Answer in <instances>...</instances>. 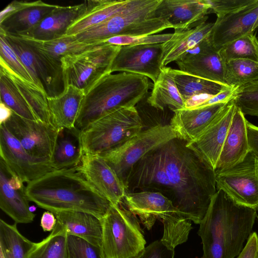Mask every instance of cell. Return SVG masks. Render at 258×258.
I'll return each mask as SVG.
<instances>
[{"label": "cell", "instance_id": "6da1fadb", "mask_svg": "<svg viewBox=\"0 0 258 258\" xmlns=\"http://www.w3.org/2000/svg\"><path fill=\"white\" fill-rule=\"evenodd\" d=\"M178 138L141 158L125 180L128 192H159L195 224L205 217L217 191L215 170Z\"/></svg>", "mask_w": 258, "mask_h": 258}, {"label": "cell", "instance_id": "7a4b0ae2", "mask_svg": "<svg viewBox=\"0 0 258 258\" xmlns=\"http://www.w3.org/2000/svg\"><path fill=\"white\" fill-rule=\"evenodd\" d=\"M256 209L239 205L217 190L198 230L201 258H235L252 233Z\"/></svg>", "mask_w": 258, "mask_h": 258}, {"label": "cell", "instance_id": "3957f363", "mask_svg": "<svg viewBox=\"0 0 258 258\" xmlns=\"http://www.w3.org/2000/svg\"><path fill=\"white\" fill-rule=\"evenodd\" d=\"M25 194L29 201L53 214L80 211L102 219L112 205L77 166L51 171L28 183Z\"/></svg>", "mask_w": 258, "mask_h": 258}, {"label": "cell", "instance_id": "277c9868", "mask_svg": "<svg viewBox=\"0 0 258 258\" xmlns=\"http://www.w3.org/2000/svg\"><path fill=\"white\" fill-rule=\"evenodd\" d=\"M150 88L149 78L143 75L126 72L106 75L85 94L75 128L81 132L116 108L136 106L147 96Z\"/></svg>", "mask_w": 258, "mask_h": 258}, {"label": "cell", "instance_id": "5b68a950", "mask_svg": "<svg viewBox=\"0 0 258 258\" xmlns=\"http://www.w3.org/2000/svg\"><path fill=\"white\" fill-rule=\"evenodd\" d=\"M122 203L149 230L157 220L161 221L163 233L160 240L169 248L174 250L187 241L192 229L191 221L162 194L152 191L127 192Z\"/></svg>", "mask_w": 258, "mask_h": 258}, {"label": "cell", "instance_id": "8992f818", "mask_svg": "<svg viewBox=\"0 0 258 258\" xmlns=\"http://www.w3.org/2000/svg\"><path fill=\"white\" fill-rule=\"evenodd\" d=\"M161 1L130 0L118 13L73 36L81 42L95 44L114 36L150 35L171 28L162 19L154 17V11Z\"/></svg>", "mask_w": 258, "mask_h": 258}, {"label": "cell", "instance_id": "52a82bcc", "mask_svg": "<svg viewBox=\"0 0 258 258\" xmlns=\"http://www.w3.org/2000/svg\"><path fill=\"white\" fill-rule=\"evenodd\" d=\"M143 127L136 106L116 108L81 132L83 155H100L107 152L136 135Z\"/></svg>", "mask_w": 258, "mask_h": 258}, {"label": "cell", "instance_id": "ba28073f", "mask_svg": "<svg viewBox=\"0 0 258 258\" xmlns=\"http://www.w3.org/2000/svg\"><path fill=\"white\" fill-rule=\"evenodd\" d=\"M106 258H138L146 241L137 217L122 205H111L101 219Z\"/></svg>", "mask_w": 258, "mask_h": 258}, {"label": "cell", "instance_id": "9c48e42d", "mask_svg": "<svg viewBox=\"0 0 258 258\" xmlns=\"http://www.w3.org/2000/svg\"><path fill=\"white\" fill-rule=\"evenodd\" d=\"M121 46L102 43L60 59L64 88L74 86L86 94L100 79L112 73L113 60Z\"/></svg>", "mask_w": 258, "mask_h": 258}, {"label": "cell", "instance_id": "30bf717a", "mask_svg": "<svg viewBox=\"0 0 258 258\" xmlns=\"http://www.w3.org/2000/svg\"><path fill=\"white\" fill-rule=\"evenodd\" d=\"M177 136L169 124H158L141 132L101 157L124 183L126 176L141 158Z\"/></svg>", "mask_w": 258, "mask_h": 258}, {"label": "cell", "instance_id": "8fae6325", "mask_svg": "<svg viewBox=\"0 0 258 258\" xmlns=\"http://www.w3.org/2000/svg\"><path fill=\"white\" fill-rule=\"evenodd\" d=\"M215 173L217 190H222L239 205L257 210L258 160L251 152L239 163Z\"/></svg>", "mask_w": 258, "mask_h": 258}, {"label": "cell", "instance_id": "7c38bea8", "mask_svg": "<svg viewBox=\"0 0 258 258\" xmlns=\"http://www.w3.org/2000/svg\"><path fill=\"white\" fill-rule=\"evenodd\" d=\"M4 124L31 156L52 162L59 129L38 120L23 118L14 112Z\"/></svg>", "mask_w": 258, "mask_h": 258}, {"label": "cell", "instance_id": "4fadbf2b", "mask_svg": "<svg viewBox=\"0 0 258 258\" xmlns=\"http://www.w3.org/2000/svg\"><path fill=\"white\" fill-rule=\"evenodd\" d=\"M0 155L23 183H29L55 170L52 162L35 158L28 154L4 124L0 126Z\"/></svg>", "mask_w": 258, "mask_h": 258}, {"label": "cell", "instance_id": "5bb4252c", "mask_svg": "<svg viewBox=\"0 0 258 258\" xmlns=\"http://www.w3.org/2000/svg\"><path fill=\"white\" fill-rule=\"evenodd\" d=\"M162 43L122 45L112 64L111 72L143 75L155 83L161 73Z\"/></svg>", "mask_w": 258, "mask_h": 258}, {"label": "cell", "instance_id": "9a60e30c", "mask_svg": "<svg viewBox=\"0 0 258 258\" xmlns=\"http://www.w3.org/2000/svg\"><path fill=\"white\" fill-rule=\"evenodd\" d=\"M175 62L182 72L227 85L225 82V61L219 51L213 46L210 35L188 50Z\"/></svg>", "mask_w": 258, "mask_h": 258}, {"label": "cell", "instance_id": "2e32d148", "mask_svg": "<svg viewBox=\"0 0 258 258\" xmlns=\"http://www.w3.org/2000/svg\"><path fill=\"white\" fill-rule=\"evenodd\" d=\"M77 168L112 205L122 202L127 192L125 184L99 155H83Z\"/></svg>", "mask_w": 258, "mask_h": 258}, {"label": "cell", "instance_id": "e0dca14e", "mask_svg": "<svg viewBox=\"0 0 258 258\" xmlns=\"http://www.w3.org/2000/svg\"><path fill=\"white\" fill-rule=\"evenodd\" d=\"M258 27V0L229 14L217 17L210 35L213 46L219 50Z\"/></svg>", "mask_w": 258, "mask_h": 258}, {"label": "cell", "instance_id": "ac0fdd59", "mask_svg": "<svg viewBox=\"0 0 258 258\" xmlns=\"http://www.w3.org/2000/svg\"><path fill=\"white\" fill-rule=\"evenodd\" d=\"M235 108L230 101L209 127L186 146L215 170Z\"/></svg>", "mask_w": 258, "mask_h": 258}, {"label": "cell", "instance_id": "d6986e66", "mask_svg": "<svg viewBox=\"0 0 258 258\" xmlns=\"http://www.w3.org/2000/svg\"><path fill=\"white\" fill-rule=\"evenodd\" d=\"M23 181L0 160V208L16 224L33 221L35 215L31 211Z\"/></svg>", "mask_w": 258, "mask_h": 258}, {"label": "cell", "instance_id": "ffe728a7", "mask_svg": "<svg viewBox=\"0 0 258 258\" xmlns=\"http://www.w3.org/2000/svg\"><path fill=\"white\" fill-rule=\"evenodd\" d=\"M210 8L206 0H161L154 16L170 25L175 31H183L205 22Z\"/></svg>", "mask_w": 258, "mask_h": 258}, {"label": "cell", "instance_id": "44dd1931", "mask_svg": "<svg viewBox=\"0 0 258 258\" xmlns=\"http://www.w3.org/2000/svg\"><path fill=\"white\" fill-rule=\"evenodd\" d=\"M56 6L41 1H14L3 10L9 16L0 21V30L14 35H23L36 26Z\"/></svg>", "mask_w": 258, "mask_h": 258}, {"label": "cell", "instance_id": "7402d4cb", "mask_svg": "<svg viewBox=\"0 0 258 258\" xmlns=\"http://www.w3.org/2000/svg\"><path fill=\"white\" fill-rule=\"evenodd\" d=\"M229 102L176 110L170 124L177 138L186 143L192 142L209 127Z\"/></svg>", "mask_w": 258, "mask_h": 258}, {"label": "cell", "instance_id": "603a6c76", "mask_svg": "<svg viewBox=\"0 0 258 258\" xmlns=\"http://www.w3.org/2000/svg\"><path fill=\"white\" fill-rule=\"evenodd\" d=\"M247 121L244 114L235 106L215 171L226 169L239 163L249 153Z\"/></svg>", "mask_w": 258, "mask_h": 258}, {"label": "cell", "instance_id": "cb8c5ba5", "mask_svg": "<svg viewBox=\"0 0 258 258\" xmlns=\"http://www.w3.org/2000/svg\"><path fill=\"white\" fill-rule=\"evenodd\" d=\"M87 2L70 6H57L33 29L23 35L40 40H49L66 34L70 25L85 11Z\"/></svg>", "mask_w": 258, "mask_h": 258}, {"label": "cell", "instance_id": "d4e9b609", "mask_svg": "<svg viewBox=\"0 0 258 258\" xmlns=\"http://www.w3.org/2000/svg\"><path fill=\"white\" fill-rule=\"evenodd\" d=\"M85 95L84 90L69 85L65 87L59 95L47 97L51 123L54 127L57 129L75 128Z\"/></svg>", "mask_w": 258, "mask_h": 258}, {"label": "cell", "instance_id": "484cf974", "mask_svg": "<svg viewBox=\"0 0 258 258\" xmlns=\"http://www.w3.org/2000/svg\"><path fill=\"white\" fill-rule=\"evenodd\" d=\"M54 214L56 223L65 229L68 235L79 237L95 245L102 247L101 219L80 211H61Z\"/></svg>", "mask_w": 258, "mask_h": 258}, {"label": "cell", "instance_id": "4316f807", "mask_svg": "<svg viewBox=\"0 0 258 258\" xmlns=\"http://www.w3.org/2000/svg\"><path fill=\"white\" fill-rule=\"evenodd\" d=\"M214 24L205 22L190 29L174 31L172 37L162 43V69L171 62H175L209 36Z\"/></svg>", "mask_w": 258, "mask_h": 258}, {"label": "cell", "instance_id": "83f0119b", "mask_svg": "<svg viewBox=\"0 0 258 258\" xmlns=\"http://www.w3.org/2000/svg\"><path fill=\"white\" fill-rule=\"evenodd\" d=\"M130 0H89L84 12L68 28L66 34L77 35L97 25L123 9Z\"/></svg>", "mask_w": 258, "mask_h": 258}, {"label": "cell", "instance_id": "f1b7e54d", "mask_svg": "<svg viewBox=\"0 0 258 258\" xmlns=\"http://www.w3.org/2000/svg\"><path fill=\"white\" fill-rule=\"evenodd\" d=\"M171 68L162 69L147 103L158 110L169 108L173 112L185 108V101L180 94L171 72Z\"/></svg>", "mask_w": 258, "mask_h": 258}, {"label": "cell", "instance_id": "f546056e", "mask_svg": "<svg viewBox=\"0 0 258 258\" xmlns=\"http://www.w3.org/2000/svg\"><path fill=\"white\" fill-rule=\"evenodd\" d=\"M80 134L75 128L59 129L52 160L55 170L73 168L80 164L83 155Z\"/></svg>", "mask_w": 258, "mask_h": 258}, {"label": "cell", "instance_id": "4dcf8cb0", "mask_svg": "<svg viewBox=\"0 0 258 258\" xmlns=\"http://www.w3.org/2000/svg\"><path fill=\"white\" fill-rule=\"evenodd\" d=\"M1 69L12 80L37 119L52 124L48 108L47 94L35 84L25 81L0 60Z\"/></svg>", "mask_w": 258, "mask_h": 258}, {"label": "cell", "instance_id": "1f68e13d", "mask_svg": "<svg viewBox=\"0 0 258 258\" xmlns=\"http://www.w3.org/2000/svg\"><path fill=\"white\" fill-rule=\"evenodd\" d=\"M171 72L178 90L185 102L197 95L215 96L230 87L188 74L179 70L171 69Z\"/></svg>", "mask_w": 258, "mask_h": 258}, {"label": "cell", "instance_id": "d6a6232c", "mask_svg": "<svg viewBox=\"0 0 258 258\" xmlns=\"http://www.w3.org/2000/svg\"><path fill=\"white\" fill-rule=\"evenodd\" d=\"M19 36L29 44L59 60L67 55L78 54L99 44H89L81 42L73 35H64L59 38L49 40H40L29 37Z\"/></svg>", "mask_w": 258, "mask_h": 258}, {"label": "cell", "instance_id": "836d02e7", "mask_svg": "<svg viewBox=\"0 0 258 258\" xmlns=\"http://www.w3.org/2000/svg\"><path fill=\"white\" fill-rule=\"evenodd\" d=\"M16 225L0 220V249L5 258H28L34 242L24 236Z\"/></svg>", "mask_w": 258, "mask_h": 258}, {"label": "cell", "instance_id": "e575fe53", "mask_svg": "<svg viewBox=\"0 0 258 258\" xmlns=\"http://www.w3.org/2000/svg\"><path fill=\"white\" fill-rule=\"evenodd\" d=\"M67 236L65 229L56 223L48 236L34 243L28 258H68Z\"/></svg>", "mask_w": 258, "mask_h": 258}, {"label": "cell", "instance_id": "d590c367", "mask_svg": "<svg viewBox=\"0 0 258 258\" xmlns=\"http://www.w3.org/2000/svg\"><path fill=\"white\" fill-rule=\"evenodd\" d=\"M0 34L5 37L10 46L30 74L34 84L46 92L42 83L40 67L30 46L19 36L7 33L2 30H0Z\"/></svg>", "mask_w": 258, "mask_h": 258}, {"label": "cell", "instance_id": "8d00e7d4", "mask_svg": "<svg viewBox=\"0 0 258 258\" xmlns=\"http://www.w3.org/2000/svg\"><path fill=\"white\" fill-rule=\"evenodd\" d=\"M0 96L1 102L19 116L28 119L38 120L12 80L1 69Z\"/></svg>", "mask_w": 258, "mask_h": 258}, {"label": "cell", "instance_id": "74e56055", "mask_svg": "<svg viewBox=\"0 0 258 258\" xmlns=\"http://www.w3.org/2000/svg\"><path fill=\"white\" fill-rule=\"evenodd\" d=\"M258 80V62L237 58L225 62V82L230 87H239Z\"/></svg>", "mask_w": 258, "mask_h": 258}, {"label": "cell", "instance_id": "f35d334b", "mask_svg": "<svg viewBox=\"0 0 258 258\" xmlns=\"http://www.w3.org/2000/svg\"><path fill=\"white\" fill-rule=\"evenodd\" d=\"M219 51L225 62L237 58L258 62V39L254 33H249L224 46Z\"/></svg>", "mask_w": 258, "mask_h": 258}, {"label": "cell", "instance_id": "ab89813d", "mask_svg": "<svg viewBox=\"0 0 258 258\" xmlns=\"http://www.w3.org/2000/svg\"><path fill=\"white\" fill-rule=\"evenodd\" d=\"M232 100L244 115L258 117V80L237 87Z\"/></svg>", "mask_w": 258, "mask_h": 258}, {"label": "cell", "instance_id": "60d3db41", "mask_svg": "<svg viewBox=\"0 0 258 258\" xmlns=\"http://www.w3.org/2000/svg\"><path fill=\"white\" fill-rule=\"evenodd\" d=\"M68 258H106L102 247L79 237L68 235Z\"/></svg>", "mask_w": 258, "mask_h": 258}, {"label": "cell", "instance_id": "b9f144b4", "mask_svg": "<svg viewBox=\"0 0 258 258\" xmlns=\"http://www.w3.org/2000/svg\"><path fill=\"white\" fill-rule=\"evenodd\" d=\"M0 60L22 79L34 84L30 74L2 34H0Z\"/></svg>", "mask_w": 258, "mask_h": 258}, {"label": "cell", "instance_id": "7bdbcfd3", "mask_svg": "<svg viewBox=\"0 0 258 258\" xmlns=\"http://www.w3.org/2000/svg\"><path fill=\"white\" fill-rule=\"evenodd\" d=\"M173 33L141 36H117L105 40L103 43L115 45H134L163 43L169 40Z\"/></svg>", "mask_w": 258, "mask_h": 258}, {"label": "cell", "instance_id": "ee69618b", "mask_svg": "<svg viewBox=\"0 0 258 258\" xmlns=\"http://www.w3.org/2000/svg\"><path fill=\"white\" fill-rule=\"evenodd\" d=\"M256 0H206L210 5V13H214L217 17L235 12L254 3Z\"/></svg>", "mask_w": 258, "mask_h": 258}, {"label": "cell", "instance_id": "f6af8a7d", "mask_svg": "<svg viewBox=\"0 0 258 258\" xmlns=\"http://www.w3.org/2000/svg\"><path fill=\"white\" fill-rule=\"evenodd\" d=\"M138 258H174V250L168 247L160 239L146 246Z\"/></svg>", "mask_w": 258, "mask_h": 258}, {"label": "cell", "instance_id": "bcb514c9", "mask_svg": "<svg viewBox=\"0 0 258 258\" xmlns=\"http://www.w3.org/2000/svg\"><path fill=\"white\" fill-rule=\"evenodd\" d=\"M258 257V235L255 232H252L245 245L237 258Z\"/></svg>", "mask_w": 258, "mask_h": 258}, {"label": "cell", "instance_id": "7dc6e473", "mask_svg": "<svg viewBox=\"0 0 258 258\" xmlns=\"http://www.w3.org/2000/svg\"><path fill=\"white\" fill-rule=\"evenodd\" d=\"M237 88L229 87L197 107H203L221 102H228L233 99Z\"/></svg>", "mask_w": 258, "mask_h": 258}, {"label": "cell", "instance_id": "c3c4849f", "mask_svg": "<svg viewBox=\"0 0 258 258\" xmlns=\"http://www.w3.org/2000/svg\"><path fill=\"white\" fill-rule=\"evenodd\" d=\"M246 130L249 152L258 160V126L247 121Z\"/></svg>", "mask_w": 258, "mask_h": 258}, {"label": "cell", "instance_id": "681fc988", "mask_svg": "<svg viewBox=\"0 0 258 258\" xmlns=\"http://www.w3.org/2000/svg\"><path fill=\"white\" fill-rule=\"evenodd\" d=\"M57 222L55 215L50 212H44L41 217L40 226L44 231H52Z\"/></svg>", "mask_w": 258, "mask_h": 258}, {"label": "cell", "instance_id": "f907efd6", "mask_svg": "<svg viewBox=\"0 0 258 258\" xmlns=\"http://www.w3.org/2000/svg\"><path fill=\"white\" fill-rule=\"evenodd\" d=\"M0 112V125H2L11 118L13 111L5 104L1 102Z\"/></svg>", "mask_w": 258, "mask_h": 258}, {"label": "cell", "instance_id": "816d5d0a", "mask_svg": "<svg viewBox=\"0 0 258 258\" xmlns=\"http://www.w3.org/2000/svg\"><path fill=\"white\" fill-rule=\"evenodd\" d=\"M0 258H5L2 250L0 249Z\"/></svg>", "mask_w": 258, "mask_h": 258}, {"label": "cell", "instance_id": "f5cc1de1", "mask_svg": "<svg viewBox=\"0 0 258 258\" xmlns=\"http://www.w3.org/2000/svg\"><path fill=\"white\" fill-rule=\"evenodd\" d=\"M258 210V208L257 209V210Z\"/></svg>", "mask_w": 258, "mask_h": 258}, {"label": "cell", "instance_id": "db71d44e", "mask_svg": "<svg viewBox=\"0 0 258 258\" xmlns=\"http://www.w3.org/2000/svg\"><path fill=\"white\" fill-rule=\"evenodd\" d=\"M258 258V257H257Z\"/></svg>", "mask_w": 258, "mask_h": 258}]
</instances>
